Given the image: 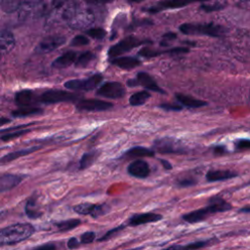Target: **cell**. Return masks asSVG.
Segmentation results:
<instances>
[{"label":"cell","mask_w":250,"mask_h":250,"mask_svg":"<svg viewBox=\"0 0 250 250\" xmlns=\"http://www.w3.org/2000/svg\"><path fill=\"white\" fill-rule=\"evenodd\" d=\"M176 99L180 104H182L183 105H185L187 107H189V108H198V107H201V106H204V105L208 104V103L205 102V101L198 100V99H195L191 96L185 95V94H180V93L176 94Z\"/></svg>","instance_id":"obj_24"},{"label":"cell","mask_w":250,"mask_h":250,"mask_svg":"<svg viewBox=\"0 0 250 250\" xmlns=\"http://www.w3.org/2000/svg\"><path fill=\"white\" fill-rule=\"evenodd\" d=\"M135 79H136L138 85H141L149 91L160 93V94H165V91L163 89H161L160 86L157 84V82L146 72H144V71L138 72Z\"/></svg>","instance_id":"obj_17"},{"label":"cell","mask_w":250,"mask_h":250,"mask_svg":"<svg viewBox=\"0 0 250 250\" xmlns=\"http://www.w3.org/2000/svg\"><path fill=\"white\" fill-rule=\"evenodd\" d=\"M97 95L107 99H120L124 97L125 89L119 82H105L99 87L97 90Z\"/></svg>","instance_id":"obj_10"},{"label":"cell","mask_w":250,"mask_h":250,"mask_svg":"<svg viewBox=\"0 0 250 250\" xmlns=\"http://www.w3.org/2000/svg\"><path fill=\"white\" fill-rule=\"evenodd\" d=\"M111 64L122 69H133L141 65V61L135 57H118L109 61Z\"/></svg>","instance_id":"obj_23"},{"label":"cell","mask_w":250,"mask_h":250,"mask_svg":"<svg viewBox=\"0 0 250 250\" xmlns=\"http://www.w3.org/2000/svg\"><path fill=\"white\" fill-rule=\"evenodd\" d=\"M126 250H142V248L137 247V248H131V249H126Z\"/></svg>","instance_id":"obj_51"},{"label":"cell","mask_w":250,"mask_h":250,"mask_svg":"<svg viewBox=\"0 0 250 250\" xmlns=\"http://www.w3.org/2000/svg\"><path fill=\"white\" fill-rule=\"evenodd\" d=\"M149 98H150V94L147 91H140L131 95V97L129 98V104L133 106L142 105Z\"/></svg>","instance_id":"obj_32"},{"label":"cell","mask_w":250,"mask_h":250,"mask_svg":"<svg viewBox=\"0 0 250 250\" xmlns=\"http://www.w3.org/2000/svg\"><path fill=\"white\" fill-rule=\"evenodd\" d=\"M79 225H81L80 219H67L63 221L55 222L54 226L60 232H66L68 230H71L75 228H77Z\"/></svg>","instance_id":"obj_29"},{"label":"cell","mask_w":250,"mask_h":250,"mask_svg":"<svg viewBox=\"0 0 250 250\" xmlns=\"http://www.w3.org/2000/svg\"><path fill=\"white\" fill-rule=\"evenodd\" d=\"M85 33L88 36H90V37H92L94 39H97V40H102L106 35V31L104 28H102V27H92V28H89V29H87L85 31Z\"/></svg>","instance_id":"obj_35"},{"label":"cell","mask_w":250,"mask_h":250,"mask_svg":"<svg viewBox=\"0 0 250 250\" xmlns=\"http://www.w3.org/2000/svg\"><path fill=\"white\" fill-rule=\"evenodd\" d=\"M96 56L94 53L90 52V51H86V52H82L81 54L78 55L76 62L74 63L75 67H86L90 64V62L95 60Z\"/></svg>","instance_id":"obj_31"},{"label":"cell","mask_w":250,"mask_h":250,"mask_svg":"<svg viewBox=\"0 0 250 250\" xmlns=\"http://www.w3.org/2000/svg\"><path fill=\"white\" fill-rule=\"evenodd\" d=\"M148 43H151V41L148 39H139L133 35H130V36L123 38L116 44L112 45L109 48L107 54H108V57L110 58V60H112V59L118 58L119 55L129 52L138 46H141L143 44H148Z\"/></svg>","instance_id":"obj_5"},{"label":"cell","mask_w":250,"mask_h":250,"mask_svg":"<svg viewBox=\"0 0 250 250\" xmlns=\"http://www.w3.org/2000/svg\"><path fill=\"white\" fill-rule=\"evenodd\" d=\"M99 155H100V150L98 149H92L88 152H85L79 160V164H78L79 170H84L91 167L96 162Z\"/></svg>","instance_id":"obj_25"},{"label":"cell","mask_w":250,"mask_h":250,"mask_svg":"<svg viewBox=\"0 0 250 250\" xmlns=\"http://www.w3.org/2000/svg\"><path fill=\"white\" fill-rule=\"evenodd\" d=\"M24 212H25V215L29 218V219H32V220H35V219H38L40 217H42L43 213L39 210V208L37 207V204H36V199L34 197H30L26 203H25V206H24Z\"/></svg>","instance_id":"obj_28"},{"label":"cell","mask_w":250,"mask_h":250,"mask_svg":"<svg viewBox=\"0 0 250 250\" xmlns=\"http://www.w3.org/2000/svg\"><path fill=\"white\" fill-rule=\"evenodd\" d=\"M153 150L162 154L173 153V154H184L187 152L184 144L175 138L164 137L154 141L153 143Z\"/></svg>","instance_id":"obj_6"},{"label":"cell","mask_w":250,"mask_h":250,"mask_svg":"<svg viewBox=\"0 0 250 250\" xmlns=\"http://www.w3.org/2000/svg\"><path fill=\"white\" fill-rule=\"evenodd\" d=\"M11 120L8 119V118H5V117H1V121H0V124L1 125H4L5 123H9Z\"/></svg>","instance_id":"obj_50"},{"label":"cell","mask_w":250,"mask_h":250,"mask_svg":"<svg viewBox=\"0 0 250 250\" xmlns=\"http://www.w3.org/2000/svg\"><path fill=\"white\" fill-rule=\"evenodd\" d=\"M196 184V181L193 180V179H184V180H180L178 181L177 185L181 188H188V187H190V186H193Z\"/></svg>","instance_id":"obj_45"},{"label":"cell","mask_w":250,"mask_h":250,"mask_svg":"<svg viewBox=\"0 0 250 250\" xmlns=\"http://www.w3.org/2000/svg\"><path fill=\"white\" fill-rule=\"evenodd\" d=\"M22 5V1H11V0H2L0 3L1 9L5 13H15L16 11H20Z\"/></svg>","instance_id":"obj_33"},{"label":"cell","mask_w":250,"mask_h":250,"mask_svg":"<svg viewBox=\"0 0 250 250\" xmlns=\"http://www.w3.org/2000/svg\"><path fill=\"white\" fill-rule=\"evenodd\" d=\"M80 95L73 94L71 92H66L59 89H51L45 91L40 96V101L43 104H58L62 102H78Z\"/></svg>","instance_id":"obj_8"},{"label":"cell","mask_w":250,"mask_h":250,"mask_svg":"<svg viewBox=\"0 0 250 250\" xmlns=\"http://www.w3.org/2000/svg\"><path fill=\"white\" fill-rule=\"evenodd\" d=\"M249 99H250V91H249Z\"/></svg>","instance_id":"obj_52"},{"label":"cell","mask_w":250,"mask_h":250,"mask_svg":"<svg viewBox=\"0 0 250 250\" xmlns=\"http://www.w3.org/2000/svg\"><path fill=\"white\" fill-rule=\"evenodd\" d=\"M165 53L171 54L170 49L166 50V51H158V50H153V49L148 48V47H144L143 49H141L139 51L138 54L142 57H145V58H153V57H157V56H160L162 54H165Z\"/></svg>","instance_id":"obj_34"},{"label":"cell","mask_w":250,"mask_h":250,"mask_svg":"<svg viewBox=\"0 0 250 250\" xmlns=\"http://www.w3.org/2000/svg\"><path fill=\"white\" fill-rule=\"evenodd\" d=\"M154 154H155V151L153 149L146 148L144 146H134L129 148L124 153L123 156L127 158H137V157H145V156L152 157L154 156Z\"/></svg>","instance_id":"obj_26"},{"label":"cell","mask_w":250,"mask_h":250,"mask_svg":"<svg viewBox=\"0 0 250 250\" xmlns=\"http://www.w3.org/2000/svg\"><path fill=\"white\" fill-rule=\"evenodd\" d=\"M62 18L73 29H85L96 20L93 7H84L82 3L66 2L62 11Z\"/></svg>","instance_id":"obj_1"},{"label":"cell","mask_w":250,"mask_h":250,"mask_svg":"<svg viewBox=\"0 0 250 250\" xmlns=\"http://www.w3.org/2000/svg\"><path fill=\"white\" fill-rule=\"evenodd\" d=\"M40 149V146H32V147H29V148H22V149H19V150H16V151H13V152H10V153H7L6 155L2 156L1 158V163L4 164V163H7V162H10V161H13L15 159H18L21 156H24V155H27L31 152H34L36 150Z\"/></svg>","instance_id":"obj_27"},{"label":"cell","mask_w":250,"mask_h":250,"mask_svg":"<svg viewBox=\"0 0 250 250\" xmlns=\"http://www.w3.org/2000/svg\"><path fill=\"white\" fill-rule=\"evenodd\" d=\"M80 245H81L80 240H79L77 237H74V236L70 237V238L67 240V242H66L67 248H68V249H71V250L78 248Z\"/></svg>","instance_id":"obj_44"},{"label":"cell","mask_w":250,"mask_h":250,"mask_svg":"<svg viewBox=\"0 0 250 250\" xmlns=\"http://www.w3.org/2000/svg\"><path fill=\"white\" fill-rule=\"evenodd\" d=\"M239 213H247L250 214V206H244L238 210Z\"/></svg>","instance_id":"obj_49"},{"label":"cell","mask_w":250,"mask_h":250,"mask_svg":"<svg viewBox=\"0 0 250 250\" xmlns=\"http://www.w3.org/2000/svg\"><path fill=\"white\" fill-rule=\"evenodd\" d=\"M188 3L186 2H180V1H161L158 2L157 4L147 7V8H144L143 10L145 12L147 13H151V14H155L158 13L160 11L163 10H167V9H177V8H182L187 6Z\"/></svg>","instance_id":"obj_21"},{"label":"cell","mask_w":250,"mask_h":250,"mask_svg":"<svg viewBox=\"0 0 250 250\" xmlns=\"http://www.w3.org/2000/svg\"><path fill=\"white\" fill-rule=\"evenodd\" d=\"M16 44L15 36L14 34L8 30V29H2L1 34H0V50H1V55H6L10 53Z\"/></svg>","instance_id":"obj_20"},{"label":"cell","mask_w":250,"mask_h":250,"mask_svg":"<svg viewBox=\"0 0 250 250\" xmlns=\"http://www.w3.org/2000/svg\"><path fill=\"white\" fill-rule=\"evenodd\" d=\"M112 107L111 103L95 99L80 100L76 103V108L79 111H105Z\"/></svg>","instance_id":"obj_11"},{"label":"cell","mask_w":250,"mask_h":250,"mask_svg":"<svg viewBox=\"0 0 250 250\" xmlns=\"http://www.w3.org/2000/svg\"><path fill=\"white\" fill-rule=\"evenodd\" d=\"M35 232V227L29 223H17L0 230V245H14L26 240Z\"/></svg>","instance_id":"obj_3"},{"label":"cell","mask_w":250,"mask_h":250,"mask_svg":"<svg viewBox=\"0 0 250 250\" xmlns=\"http://www.w3.org/2000/svg\"><path fill=\"white\" fill-rule=\"evenodd\" d=\"M22 181V176L4 173L0 176V191L4 192L16 188Z\"/></svg>","instance_id":"obj_19"},{"label":"cell","mask_w":250,"mask_h":250,"mask_svg":"<svg viewBox=\"0 0 250 250\" xmlns=\"http://www.w3.org/2000/svg\"><path fill=\"white\" fill-rule=\"evenodd\" d=\"M163 219L162 215L153 213V212H146V213H139L133 214L127 221V226L130 227H138L149 223H156Z\"/></svg>","instance_id":"obj_14"},{"label":"cell","mask_w":250,"mask_h":250,"mask_svg":"<svg viewBox=\"0 0 250 250\" xmlns=\"http://www.w3.org/2000/svg\"><path fill=\"white\" fill-rule=\"evenodd\" d=\"M76 59L77 53L75 51H66L52 62V66L56 68H65L72 63H75Z\"/></svg>","instance_id":"obj_22"},{"label":"cell","mask_w":250,"mask_h":250,"mask_svg":"<svg viewBox=\"0 0 250 250\" xmlns=\"http://www.w3.org/2000/svg\"><path fill=\"white\" fill-rule=\"evenodd\" d=\"M213 150H214V153L217 155H222V154L226 153V151H227L226 146H216L213 148Z\"/></svg>","instance_id":"obj_46"},{"label":"cell","mask_w":250,"mask_h":250,"mask_svg":"<svg viewBox=\"0 0 250 250\" xmlns=\"http://www.w3.org/2000/svg\"><path fill=\"white\" fill-rule=\"evenodd\" d=\"M238 176V173L231 170H210L206 173L205 178L207 182H221L233 179Z\"/></svg>","instance_id":"obj_18"},{"label":"cell","mask_w":250,"mask_h":250,"mask_svg":"<svg viewBox=\"0 0 250 250\" xmlns=\"http://www.w3.org/2000/svg\"><path fill=\"white\" fill-rule=\"evenodd\" d=\"M15 103L21 107H30L40 104L41 101L40 96H38L35 92L29 89H24L15 94Z\"/></svg>","instance_id":"obj_13"},{"label":"cell","mask_w":250,"mask_h":250,"mask_svg":"<svg viewBox=\"0 0 250 250\" xmlns=\"http://www.w3.org/2000/svg\"><path fill=\"white\" fill-rule=\"evenodd\" d=\"M226 7L225 3H220V2H215V3H203L200 5V9L205 11V12H215V11H220L223 10Z\"/></svg>","instance_id":"obj_37"},{"label":"cell","mask_w":250,"mask_h":250,"mask_svg":"<svg viewBox=\"0 0 250 250\" xmlns=\"http://www.w3.org/2000/svg\"><path fill=\"white\" fill-rule=\"evenodd\" d=\"M160 160V162L162 163V165H163V167H164V169L165 170H171L173 167H172V164L169 162V161H167V160H165V159H159Z\"/></svg>","instance_id":"obj_48"},{"label":"cell","mask_w":250,"mask_h":250,"mask_svg":"<svg viewBox=\"0 0 250 250\" xmlns=\"http://www.w3.org/2000/svg\"><path fill=\"white\" fill-rule=\"evenodd\" d=\"M28 250H59V245L57 242L50 241V242H45V243L36 245Z\"/></svg>","instance_id":"obj_41"},{"label":"cell","mask_w":250,"mask_h":250,"mask_svg":"<svg viewBox=\"0 0 250 250\" xmlns=\"http://www.w3.org/2000/svg\"><path fill=\"white\" fill-rule=\"evenodd\" d=\"M110 207L106 203L94 204V203H80L73 207V211L79 215H89L94 219H98L107 214Z\"/></svg>","instance_id":"obj_9"},{"label":"cell","mask_w":250,"mask_h":250,"mask_svg":"<svg viewBox=\"0 0 250 250\" xmlns=\"http://www.w3.org/2000/svg\"><path fill=\"white\" fill-rule=\"evenodd\" d=\"M126 226H127V225L123 224V225H120V226H118V227H115V228H113V229L107 230L103 236H101V237L98 239V241H99V242H103V241H106V240H108V239H111L114 235H116L118 232H120L121 230H123V229L126 228Z\"/></svg>","instance_id":"obj_36"},{"label":"cell","mask_w":250,"mask_h":250,"mask_svg":"<svg viewBox=\"0 0 250 250\" xmlns=\"http://www.w3.org/2000/svg\"><path fill=\"white\" fill-rule=\"evenodd\" d=\"M104 76L100 73L94 74L88 78L71 79L64 82L63 86L71 91H91L96 89L103 81Z\"/></svg>","instance_id":"obj_7"},{"label":"cell","mask_w":250,"mask_h":250,"mask_svg":"<svg viewBox=\"0 0 250 250\" xmlns=\"http://www.w3.org/2000/svg\"><path fill=\"white\" fill-rule=\"evenodd\" d=\"M128 174L138 179H146L149 175V166L147 162L142 159L132 161L127 167Z\"/></svg>","instance_id":"obj_15"},{"label":"cell","mask_w":250,"mask_h":250,"mask_svg":"<svg viewBox=\"0 0 250 250\" xmlns=\"http://www.w3.org/2000/svg\"><path fill=\"white\" fill-rule=\"evenodd\" d=\"M159 107L169 111H181L183 109V106L177 104H159Z\"/></svg>","instance_id":"obj_43"},{"label":"cell","mask_w":250,"mask_h":250,"mask_svg":"<svg viewBox=\"0 0 250 250\" xmlns=\"http://www.w3.org/2000/svg\"><path fill=\"white\" fill-rule=\"evenodd\" d=\"M248 185H250V182H249V183H248Z\"/></svg>","instance_id":"obj_53"},{"label":"cell","mask_w":250,"mask_h":250,"mask_svg":"<svg viewBox=\"0 0 250 250\" xmlns=\"http://www.w3.org/2000/svg\"><path fill=\"white\" fill-rule=\"evenodd\" d=\"M180 31L186 35H205L210 37H220L225 32L226 29L220 24L214 22L206 23H189L186 22L179 26Z\"/></svg>","instance_id":"obj_4"},{"label":"cell","mask_w":250,"mask_h":250,"mask_svg":"<svg viewBox=\"0 0 250 250\" xmlns=\"http://www.w3.org/2000/svg\"><path fill=\"white\" fill-rule=\"evenodd\" d=\"M217 242H218V239L216 237H212V238H208V239L189 242L185 245H172V246L166 247L161 250H199L202 248L212 246L213 244H215Z\"/></svg>","instance_id":"obj_16"},{"label":"cell","mask_w":250,"mask_h":250,"mask_svg":"<svg viewBox=\"0 0 250 250\" xmlns=\"http://www.w3.org/2000/svg\"><path fill=\"white\" fill-rule=\"evenodd\" d=\"M66 41L63 35H51L44 38L36 47L35 51L39 54H48L61 47Z\"/></svg>","instance_id":"obj_12"},{"label":"cell","mask_w":250,"mask_h":250,"mask_svg":"<svg viewBox=\"0 0 250 250\" xmlns=\"http://www.w3.org/2000/svg\"><path fill=\"white\" fill-rule=\"evenodd\" d=\"M96 239V232L90 230V231H85L83 232L80 237H79V240H80V243L81 245L82 244H91L92 242H94V240Z\"/></svg>","instance_id":"obj_40"},{"label":"cell","mask_w":250,"mask_h":250,"mask_svg":"<svg viewBox=\"0 0 250 250\" xmlns=\"http://www.w3.org/2000/svg\"><path fill=\"white\" fill-rule=\"evenodd\" d=\"M176 37H177V34L174 33V32H167V33H165V34L162 36L163 41H165V40H173V39H175Z\"/></svg>","instance_id":"obj_47"},{"label":"cell","mask_w":250,"mask_h":250,"mask_svg":"<svg viewBox=\"0 0 250 250\" xmlns=\"http://www.w3.org/2000/svg\"><path fill=\"white\" fill-rule=\"evenodd\" d=\"M43 112V109L37 106H30V107H20L18 109H15L11 112V115L13 117L17 118H22L30 115H36L41 114Z\"/></svg>","instance_id":"obj_30"},{"label":"cell","mask_w":250,"mask_h":250,"mask_svg":"<svg viewBox=\"0 0 250 250\" xmlns=\"http://www.w3.org/2000/svg\"><path fill=\"white\" fill-rule=\"evenodd\" d=\"M231 208H232L231 204L229 203L227 200H225L223 197L219 195H214L211 198H209L208 204L205 207L184 214L182 219L187 223L196 224L206 220L209 216L213 214L227 212Z\"/></svg>","instance_id":"obj_2"},{"label":"cell","mask_w":250,"mask_h":250,"mask_svg":"<svg viewBox=\"0 0 250 250\" xmlns=\"http://www.w3.org/2000/svg\"><path fill=\"white\" fill-rule=\"evenodd\" d=\"M90 43V40L89 38L86 36V35H76L72 38L71 42H70V46L74 47H78V46H85V45H88Z\"/></svg>","instance_id":"obj_39"},{"label":"cell","mask_w":250,"mask_h":250,"mask_svg":"<svg viewBox=\"0 0 250 250\" xmlns=\"http://www.w3.org/2000/svg\"><path fill=\"white\" fill-rule=\"evenodd\" d=\"M28 132H30V129H22V130L14 131V132H11V133H5V134H2L1 140H2V142H8V141H11L14 138H19L22 135H25Z\"/></svg>","instance_id":"obj_38"},{"label":"cell","mask_w":250,"mask_h":250,"mask_svg":"<svg viewBox=\"0 0 250 250\" xmlns=\"http://www.w3.org/2000/svg\"><path fill=\"white\" fill-rule=\"evenodd\" d=\"M234 147L238 151L250 150V139H239L234 142Z\"/></svg>","instance_id":"obj_42"}]
</instances>
